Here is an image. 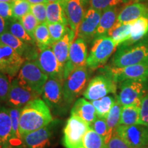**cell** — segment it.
Returning a JSON list of instances; mask_svg holds the SVG:
<instances>
[{"label":"cell","instance_id":"obj_35","mask_svg":"<svg viewBox=\"0 0 148 148\" xmlns=\"http://www.w3.org/2000/svg\"><path fill=\"white\" fill-rule=\"evenodd\" d=\"M90 128L95 130L98 134H99L105 140L106 144L111 138V136L109 134V131L107 125L106 119L98 117L94 121L93 123L90 125Z\"/></svg>","mask_w":148,"mask_h":148},{"label":"cell","instance_id":"obj_2","mask_svg":"<svg viewBox=\"0 0 148 148\" xmlns=\"http://www.w3.org/2000/svg\"><path fill=\"white\" fill-rule=\"evenodd\" d=\"M148 39L127 44L123 42L112 59V66L124 67L140 63H148Z\"/></svg>","mask_w":148,"mask_h":148},{"label":"cell","instance_id":"obj_50","mask_svg":"<svg viewBox=\"0 0 148 148\" xmlns=\"http://www.w3.org/2000/svg\"><path fill=\"white\" fill-rule=\"evenodd\" d=\"M132 1V0H123V3H129Z\"/></svg>","mask_w":148,"mask_h":148},{"label":"cell","instance_id":"obj_36","mask_svg":"<svg viewBox=\"0 0 148 148\" xmlns=\"http://www.w3.org/2000/svg\"><path fill=\"white\" fill-rule=\"evenodd\" d=\"M47 24L52 44L60 40L64 36V35L66 32V30H67V27L69 26L65 24L60 23Z\"/></svg>","mask_w":148,"mask_h":148},{"label":"cell","instance_id":"obj_5","mask_svg":"<svg viewBox=\"0 0 148 148\" xmlns=\"http://www.w3.org/2000/svg\"><path fill=\"white\" fill-rule=\"evenodd\" d=\"M118 45L108 36L95 38L87 58V66L91 70L101 67L115 51Z\"/></svg>","mask_w":148,"mask_h":148},{"label":"cell","instance_id":"obj_11","mask_svg":"<svg viewBox=\"0 0 148 148\" xmlns=\"http://www.w3.org/2000/svg\"><path fill=\"white\" fill-rule=\"evenodd\" d=\"M103 69L108 72L117 83L127 79L148 80V63L136 64L124 67L106 66Z\"/></svg>","mask_w":148,"mask_h":148},{"label":"cell","instance_id":"obj_10","mask_svg":"<svg viewBox=\"0 0 148 148\" xmlns=\"http://www.w3.org/2000/svg\"><path fill=\"white\" fill-rule=\"evenodd\" d=\"M115 133L131 148H141L148 145V126L146 125H119Z\"/></svg>","mask_w":148,"mask_h":148},{"label":"cell","instance_id":"obj_39","mask_svg":"<svg viewBox=\"0 0 148 148\" xmlns=\"http://www.w3.org/2000/svg\"><path fill=\"white\" fill-rule=\"evenodd\" d=\"M11 82L7 75L0 71V102H6Z\"/></svg>","mask_w":148,"mask_h":148},{"label":"cell","instance_id":"obj_20","mask_svg":"<svg viewBox=\"0 0 148 148\" xmlns=\"http://www.w3.org/2000/svg\"><path fill=\"white\" fill-rule=\"evenodd\" d=\"M75 39V34L69 27H67V30L64 36L60 40L55 42L51 45L53 53L58 60L60 65L63 71L66 62H67L68 58H69V53L70 47L72 42Z\"/></svg>","mask_w":148,"mask_h":148},{"label":"cell","instance_id":"obj_16","mask_svg":"<svg viewBox=\"0 0 148 148\" xmlns=\"http://www.w3.org/2000/svg\"><path fill=\"white\" fill-rule=\"evenodd\" d=\"M64 10L70 28L75 32L77 38L79 27L82 23L85 12V7L82 0H62Z\"/></svg>","mask_w":148,"mask_h":148},{"label":"cell","instance_id":"obj_51","mask_svg":"<svg viewBox=\"0 0 148 148\" xmlns=\"http://www.w3.org/2000/svg\"><path fill=\"white\" fill-rule=\"evenodd\" d=\"M0 148H4L3 147V145H2V143H1V139H0Z\"/></svg>","mask_w":148,"mask_h":148},{"label":"cell","instance_id":"obj_38","mask_svg":"<svg viewBox=\"0 0 148 148\" xmlns=\"http://www.w3.org/2000/svg\"><path fill=\"white\" fill-rule=\"evenodd\" d=\"M123 3V0H90L89 8L103 11L110 7L116 6Z\"/></svg>","mask_w":148,"mask_h":148},{"label":"cell","instance_id":"obj_28","mask_svg":"<svg viewBox=\"0 0 148 148\" xmlns=\"http://www.w3.org/2000/svg\"><path fill=\"white\" fill-rule=\"evenodd\" d=\"M132 23H115L114 26L108 32L107 36L111 37L118 46L127 41L130 37Z\"/></svg>","mask_w":148,"mask_h":148},{"label":"cell","instance_id":"obj_45","mask_svg":"<svg viewBox=\"0 0 148 148\" xmlns=\"http://www.w3.org/2000/svg\"><path fill=\"white\" fill-rule=\"evenodd\" d=\"M31 5L32 4H37V3H47V0H27Z\"/></svg>","mask_w":148,"mask_h":148},{"label":"cell","instance_id":"obj_23","mask_svg":"<svg viewBox=\"0 0 148 148\" xmlns=\"http://www.w3.org/2000/svg\"><path fill=\"white\" fill-rule=\"evenodd\" d=\"M119 12V9L116 6L110 7L102 11L99 26L97 27V32H96L95 38L102 36H107L109 30L115 24Z\"/></svg>","mask_w":148,"mask_h":148},{"label":"cell","instance_id":"obj_49","mask_svg":"<svg viewBox=\"0 0 148 148\" xmlns=\"http://www.w3.org/2000/svg\"><path fill=\"white\" fill-rule=\"evenodd\" d=\"M73 148H86V147H85L83 145V144H82V145H78V146H77V147H73Z\"/></svg>","mask_w":148,"mask_h":148},{"label":"cell","instance_id":"obj_7","mask_svg":"<svg viewBox=\"0 0 148 148\" xmlns=\"http://www.w3.org/2000/svg\"><path fill=\"white\" fill-rule=\"evenodd\" d=\"M103 73L96 75L88 82L83 95L88 100L93 101L109 94H115L117 82L108 72L102 70Z\"/></svg>","mask_w":148,"mask_h":148},{"label":"cell","instance_id":"obj_44","mask_svg":"<svg viewBox=\"0 0 148 148\" xmlns=\"http://www.w3.org/2000/svg\"><path fill=\"white\" fill-rule=\"evenodd\" d=\"M6 30V21L0 16V35Z\"/></svg>","mask_w":148,"mask_h":148},{"label":"cell","instance_id":"obj_19","mask_svg":"<svg viewBox=\"0 0 148 148\" xmlns=\"http://www.w3.org/2000/svg\"><path fill=\"white\" fill-rule=\"evenodd\" d=\"M51 127L49 125L24 134L23 142L27 148H45L49 145L51 137Z\"/></svg>","mask_w":148,"mask_h":148},{"label":"cell","instance_id":"obj_37","mask_svg":"<svg viewBox=\"0 0 148 148\" xmlns=\"http://www.w3.org/2000/svg\"><path fill=\"white\" fill-rule=\"evenodd\" d=\"M21 21L26 32L34 39V32L36 27L40 24L37 18L35 17L32 12H29L22 17Z\"/></svg>","mask_w":148,"mask_h":148},{"label":"cell","instance_id":"obj_30","mask_svg":"<svg viewBox=\"0 0 148 148\" xmlns=\"http://www.w3.org/2000/svg\"><path fill=\"white\" fill-rule=\"evenodd\" d=\"M140 108L135 106H123L120 125H132L140 124Z\"/></svg>","mask_w":148,"mask_h":148},{"label":"cell","instance_id":"obj_53","mask_svg":"<svg viewBox=\"0 0 148 148\" xmlns=\"http://www.w3.org/2000/svg\"><path fill=\"white\" fill-rule=\"evenodd\" d=\"M141 148H148V145H147V146H145V147H141Z\"/></svg>","mask_w":148,"mask_h":148},{"label":"cell","instance_id":"obj_25","mask_svg":"<svg viewBox=\"0 0 148 148\" xmlns=\"http://www.w3.org/2000/svg\"><path fill=\"white\" fill-rule=\"evenodd\" d=\"M148 34V17L143 16L132 22L130 37L126 42L133 44L143 39Z\"/></svg>","mask_w":148,"mask_h":148},{"label":"cell","instance_id":"obj_4","mask_svg":"<svg viewBox=\"0 0 148 148\" xmlns=\"http://www.w3.org/2000/svg\"><path fill=\"white\" fill-rule=\"evenodd\" d=\"M63 82L64 79L49 77L42 92V99L56 114H64L70 106L64 95Z\"/></svg>","mask_w":148,"mask_h":148},{"label":"cell","instance_id":"obj_34","mask_svg":"<svg viewBox=\"0 0 148 148\" xmlns=\"http://www.w3.org/2000/svg\"><path fill=\"white\" fill-rule=\"evenodd\" d=\"M12 16L21 21L22 17L31 12V4L27 0H14L12 2Z\"/></svg>","mask_w":148,"mask_h":148},{"label":"cell","instance_id":"obj_24","mask_svg":"<svg viewBox=\"0 0 148 148\" xmlns=\"http://www.w3.org/2000/svg\"><path fill=\"white\" fill-rule=\"evenodd\" d=\"M22 108L8 107L11 121H12V140L10 148H19L22 145L23 138L19 131L20 114Z\"/></svg>","mask_w":148,"mask_h":148},{"label":"cell","instance_id":"obj_42","mask_svg":"<svg viewBox=\"0 0 148 148\" xmlns=\"http://www.w3.org/2000/svg\"><path fill=\"white\" fill-rule=\"evenodd\" d=\"M106 148H131L116 133L114 132L108 143Z\"/></svg>","mask_w":148,"mask_h":148},{"label":"cell","instance_id":"obj_27","mask_svg":"<svg viewBox=\"0 0 148 148\" xmlns=\"http://www.w3.org/2000/svg\"><path fill=\"white\" fill-rule=\"evenodd\" d=\"M20 40L29 44L36 45L34 40L28 34L23 26L21 21L16 18H12L6 21V30Z\"/></svg>","mask_w":148,"mask_h":148},{"label":"cell","instance_id":"obj_3","mask_svg":"<svg viewBox=\"0 0 148 148\" xmlns=\"http://www.w3.org/2000/svg\"><path fill=\"white\" fill-rule=\"evenodd\" d=\"M48 77L36 61L26 60L22 64L16 79L24 87L42 95Z\"/></svg>","mask_w":148,"mask_h":148},{"label":"cell","instance_id":"obj_9","mask_svg":"<svg viewBox=\"0 0 148 148\" xmlns=\"http://www.w3.org/2000/svg\"><path fill=\"white\" fill-rule=\"evenodd\" d=\"M90 129V125L75 114L66 121L63 133V145L66 148H73L82 144L83 137Z\"/></svg>","mask_w":148,"mask_h":148},{"label":"cell","instance_id":"obj_6","mask_svg":"<svg viewBox=\"0 0 148 148\" xmlns=\"http://www.w3.org/2000/svg\"><path fill=\"white\" fill-rule=\"evenodd\" d=\"M89 79L87 66L71 71L64 79L63 88L66 100L71 105L84 92Z\"/></svg>","mask_w":148,"mask_h":148},{"label":"cell","instance_id":"obj_40","mask_svg":"<svg viewBox=\"0 0 148 148\" xmlns=\"http://www.w3.org/2000/svg\"><path fill=\"white\" fill-rule=\"evenodd\" d=\"M31 12L37 18L39 23L47 22V3L31 5Z\"/></svg>","mask_w":148,"mask_h":148},{"label":"cell","instance_id":"obj_33","mask_svg":"<svg viewBox=\"0 0 148 148\" xmlns=\"http://www.w3.org/2000/svg\"><path fill=\"white\" fill-rule=\"evenodd\" d=\"M82 144L86 148H106L104 139L90 127L83 137Z\"/></svg>","mask_w":148,"mask_h":148},{"label":"cell","instance_id":"obj_52","mask_svg":"<svg viewBox=\"0 0 148 148\" xmlns=\"http://www.w3.org/2000/svg\"><path fill=\"white\" fill-rule=\"evenodd\" d=\"M135 1H138V0H132V1H130V2H136Z\"/></svg>","mask_w":148,"mask_h":148},{"label":"cell","instance_id":"obj_41","mask_svg":"<svg viewBox=\"0 0 148 148\" xmlns=\"http://www.w3.org/2000/svg\"><path fill=\"white\" fill-rule=\"evenodd\" d=\"M140 124L148 126V93L142 99L140 108Z\"/></svg>","mask_w":148,"mask_h":148},{"label":"cell","instance_id":"obj_31","mask_svg":"<svg viewBox=\"0 0 148 148\" xmlns=\"http://www.w3.org/2000/svg\"><path fill=\"white\" fill-rule=\"evenodd\" d=\"M116 100V97L113 95H106L97 100L90 101L95 108L99 117L106 119L110 109L113 106Z\"/></svg>","mask_w":148,"mask_h":148},{"label":"cell","instance_id":"obj_17","mask_svg":"<svg viewBox=\"0 0 148 148\" xmlns=\"http://www.w3.org/2000/svg\"><path fill=\"white\" fill-rule=\"evenodd\" d=\"M102 11L89 8L86 11L82 23L79 27L77 37L82 38L86 42H89L95 39L97 27Z\"/></svg>","mask_w":148,"mask_h":148},{"label":"cell","instance_id":"obj_26","mask_svg":"<svg viewBox=\"0 0 148 148\" xmlns=\"http://www.w3.org/2000/svg\"><path fill=\"white\" fill-rule=\"evenodd\" d=\"M47 23H60L69 25L62 1H58L56 2L47 3Z\"/></svg>","mask_w":148,"mask_h":148},{"label":"cell","instance_id":"obj_15","mask_svg":"<svg viewBox=\"0 0 148 148\" xmlns=\"http://www.w3.org/2000/svg\"><path fill=\"white\" fill-rule=\"evenodd\" d=\"M40 95L37 92L24 87L19 84L17 79L14 78L11 82L10 92L5 103L8 107L23 108L27 103L34 98L40 97Z\"/></svg>","mask_w":148,"mask_h":148},{"label":"cell","instance_id":"obj_18","mask_svg":"<svg viewBox=\"0 0 148 148\" xmlns=\"http://www.w3.org/2000/svg\"><path fill=\"white\" fill-rule=\"evenodd\" d=\"M148 17V5L144 3L129 2L118 14L116 23H132L140 17Z\"/></svg>","mask_w":148,"mask_h":148},{"label":"cell","instance_id":"obj_46","mask_svg":"<svg viewBox=\"0 0 148 148\" xmlns=\"http://www.w3.org/2000/svg\"><path fill=\"white\" fill-rule=\"evenodd\" d=\"M89 1H90V0H82L83 4H84L85 8H86V5H87L88 3H89Z\"/></svg>","mask_w":148,"mask_h":148},{"label":"cell","instance_id":"obj_43","mask_svg":"<svg viewBox=\"0 0 148 148\" xmlns=\"http://www.w3.org/2000/svg\"><path fill=\"white\" fill-rule=\"evenodd\" d=\"M0 16L5 21L13 17L12 10V2H0Z\"/></svg>","mask_w":148,"mask_h":148},{"label":"cell","instance_id":"obj_13","mask_svg":"<svg viewBox=\"0 0 148 148\" xmlns=\"http://www.w3.org/2000/svg\"><path fill=\"white\" fill-rule=\"evenodd\" d=\"M87 45L82 38L77 37L72 42L70 47L69 58L64 68V79L73 70L87 66Z\"/></svg>","mask_w":148,"mask_h":148},{"label":"cell","instance_id":"obj_14","mask_svg":"<svg viewBox=\"0 0 148 148\" xmlns=\"http://www.w3.org/2000/svg\"><path fill=\"white\" fill-rule=\"evenodd\" d=\"M35 61L48 77L64 79L63 71L53 53L51 45L39 49Z\"/></svg>","mask_w":148,"mask_h":148},{"label":"cell","instance_id":"obj_29","mask_svg":"<svg viewBox=\"0 0 148 148\" xmlns=\"http://www.w3.org/2000/svg\"><path fill=\"white\" fill-rule=\"evenodd\" d=\"M34 39L39 49L52 45L47 23H40L34 32Z\"/></svg>","mask_w":148,"mask_h":148},{"label":"cell","instance_id":"obj_12","mask_svg":"<svg viewBox=\"0 0 148 148\" xmlns=\"http://www.w3.org/2000/svg\"><path fill=\"white\" fill-rule=\"evenodd\" d=\"M25 60L12 47L0 41V71L13 77L17 75Z\"/></svg>","mask_w":148,"mask_h":148},{"label":"cell","instance_id":"obj_48","mask_svg":"<svg viewBox=\"0 0 148 148\" xmlns=\"http://www.w3.org/2000/svg\"><path fill=\"white\" fill-rule=\"evenodd\" d=\"M49 3H52V2H56V1H62V0H47Z\"/></svg>","mask_w":148,"mask_h":148},{"label":"cell","instance_id":"obj_8","mask_svg":"<svg viewBox=\"0 0 148 148\" xmlns=\"http://www.w3.org/2000/svg\"><path fill=\"white\" fill-rule=\"evenodd\" d=\"M147 81L127 79L121 82L119 95L116 100L123 106H135L140 107L142 99L146 94Z\"/></svg>","mask_w":148,"mask_h":148},{"label":"cell","instance_id":"obj_21","mask_svg":"<svg viewBox=\"0 0 148 148\" xmlns=\"http://www.w3.org/2000/svg\"><path fill=\"white\" fill-rule=\"evenodd\" d=\"M71 114H75L90 125L98 117L95 108L84 98H78L73 103Z\"/></svg>","mask_w":148,"mask_h":148},{"label":"cell","instance_id":"obj_1","mask_svg":"<svg viewBox=\"0 0 148 148\" xmlns=\"http://www.w3.org/2000/svg\"><path fill=\"white\" fill-rule=\"evenodd\" d=\"M50 108L40 97L34 98L21 108L19 131L21 136L49 125L53 121Z\"/></svg>","mask_w":148,"mask_h":148},{"label":"cell","instance_id":"obj_32","mask_svg":"<svg viewBox=\"0 0 148 148\" xmlns=\"http://www.w3.org/2000/svg\"><path fill=\"white\" fill-rule=\"evenodd\" d=\"M122 108H123V106L117 100H116L115 103L112 107V108L110 109L106 119L109 134H110L111 137L115 132L118 125H120Z\"/></svg>","mask_w":148,"mask_h":148},{"label":"cell","instance_id":"obj_22","mask_svg":"<svg viewBox=\"0 0 148 148\" xmlns=\"http://www.w3.org/2000/svg\"><path fill=\"white\" fill-rule=\"evenodd\" d=\"M0 139L3 147L10 148L12 140V121L8 107L0 106Z\"/></svg>","mask_w":148,"mask_h":148},{"label":"cell","instance_id":"obj_47","mask_svg":"<svg viewBox=\"0 0 148 148\" xmlns=\"http://www.w3.org/2000/svg\"><path fill=\"white\" fill-rule=\"evenodd\" d=\"M14 0H0V2H12Z\"/></svg>","mask_w":148,"mask_h":148}]
</instances>
